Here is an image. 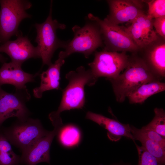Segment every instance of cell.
I'll return each mask as SVG.
<instances>
[{
    "mask_svg": "<svg viewBox=\"0 0 165 165\" xmlns=\"http://www.w3.org/2000/svg\"><path fill=\"white\" fill-rule=\"evenodd\" d=\"M65 78L68 81V83L62 90L61 100L57 110L49 115L51 121L62 119L60 114L64 111L82 109L85 103V86H92L97 80L90 69L86 70L82 66L75 71L69 72L66 75Z\"/></svg>",
    "mask_w": 165,
    "mask_h": 165,
    "instance_id": "obj_1",
    "label": "cell"
},
{
    "mask_svg": "<svg viewBox=\"0 0 165 165\" xmlns=\"http://www.w3.org/2000/svg\"><path fill=\"white\" fill-rule=\"evenodd\" d=\"M156 80H159L136 53L129 56L128 64L123 72L110 81L116 101L122 103L129 94L141 85Z\"/></svg>",
    "mask_w": 165,
    "mask_h": 165,
    "instance_id": "obj_2",
    "label": "cell"
},
{
    "mask_svg": "<svg viewBox=\"0 0 165 165\" xmlns=\"http://www.w3.org/2000/svg\"><path fill=\"white\" fill-rule=\"evenodd\" d=\"M89 20L82 27L75 25L72 28L73 38L67 41L65 50L59 53L65 58L75 53H82L88 58L97 48L102 46L99 25L95 21Z\"/></svg>",
    "mask_w": 165,
    "mask_h": 165,
    "instance_id": "obj_3",
    "label": "cell"
},
{
    "mask_svg": "<svg viewBox=\"0 0 165 165\" xmlns=\"http://www.w3.org/2000/svg\"><path fill=\"white\" fill-rule=\"evenodd\" d=\"M0 131L10 144L21 152L30 147L50 131L43 127L40 120L28 118L23 120H17L8 127H1Z\"/></svg>",
    "mask_w": 165,
    "mask_h": 165,
    "instance_id": "obj_4",
    "label": "cell"
},
{
    "mask_svg": "<svg viewBox=\"0 0 165 165\" xmlns=\"http://www.w3.org/2000/svg\"><path fill=\"white\" fill-rule=\"evenodd\" d=\"M53 1H51L50 12L45 21L41 24H35L37 32L35 41L37 43L42 66L51 65V59L55 51L59 48H64L67 41H61L57 37L58 29H64L65 25L59 23L52 18Z\"/></svg>",
    "mask_w": 165,
    "mask_h": 165,
    "instance_id": "obj_5",
    "label": "cell"
},
{
    "mask_svg": "<svg viewBox=\"0 0 165 165\" xmlns=\"http://www.w3.org/2000/svg\"><path fill=\"white\" fill-rule=\"evenodd\" d=\"M0 44L9 40L13 36L21 35L18 30L21 22L30 18L26 11L32 6L30 2L23 0H0Z\"/></svg>",
    "mask_w": 165,
    "mask_h": 165,
    "instance_id": "obj_6",
    "label": "cell"
},
{
    "mask_svg": "<svg viewBox=\"0 0 165 165\" xmlns=\"http://www.w3.org/2000/svg\"><path fill=\"white\" fill-rule=\"evenodd\" d=\"M87 18L99 25L105 45L104 50L114 52H129L132 53L138 52L140 48L122 26L112 24L105 18L101 20L91 13L88 14Z\"/></svg>",
    "mask_w": 165,
    "mask_h": 165,
    "instance_id": "obj_7",
    "label": "cell"
},
{
    "mask_svg": "<svg viewBox=\"0 0 165 165\" xmlns=\"http://www.w3.org/2000/svg\"><path fill=\"white\" fill-rule=\"evenodd\" d=\"M128 57L129 55L125 52L119 53L104 50L96 51L93 61L88 65L96 79L104 77L110 81L116 79L125 69Z\"/></svg>",
    "mask_w": 165,
    "mask_h": 165,
    "instance_id": "obj_8",
    "label": "cell"
},
{
    "mask_svg": "<svg viewBox=\"0 0 165 165\" xmlns=\"http://www.w3.org/2000/svg\"><path fill=\"white\" fill-rule=\"evenodd\" d=\"M27 88L15 89L14 93H9L0 86V128L8 119L16 117L23 120L29 117L31 113L26 106L31 98Z\"/></svg>",
    "mask_w": 165,
    "mask_h": 165,
    "instance_id": "obj_9",
    "label": "cell"
},
{
    "mask_svg": "<svg viewBox=\"0 0 165 165\" xmlns=\"http://www.w3.org/2000/svg\"><path fill=\"white\" fill-rule=\"evenodd\" d=\"M151 73L161 81L165 77V39L157 38L137 53Z\"/></svg>",
    "mask_w": 165,
    "mask_h": 165,
    "instance_id": "obj_10",
    "label": "cell"
},
{
    "mask_svg": "<svg viewBox=\"0 0 165 165\" xmlns=\"http://www.w3.org/2000/svg\"><path fill=\"white\" fill-rule=\"evenodd\" d=\"M109 12L105 19L114 24L128 22L131 23L141 14L145 13L143 10V2L140 0H108Z\"/></svg>",
    "mask_w": 165,
    "mask_h": 165,
    "instance_id": "obj_11",
    "label": "cell"
},
{
    "mask_svg": "<svg viewBox=\"0 0 165 165\" xmlns=\"http://www.w3.org/2000/svg\"><path fill=\"white\" fill-rule=\"evenodd\" d=\"M62 126L55 125L53 130L33 145L21 152L20 164L37 165L40 163L50 164V149L53 140Z\"/></svg>",
    "mask_w": 165,
    "mask_h": 165,
    "instance_id": "obj_12",
    "label": "cell"
},
{
    "mask_svg": "<svg viewBox=\"0 0 165 165\" xmlns=\"http://www.w3.org/2000/svg\"><path fill=\"white\" fill-rule=\"evenodd\" d=\"M14 40H8L0 45V52L7 54L11 61L22 65L31 58H40L38 48L35 47L26 36L22 35Z\"/></svg>",
    "mask_w": 165,
    "mask_h": 165,
    "instance_id": "obj_13",
    "label": "cell"
},
{
    "mask_svg": "<svg viewBox=\"0 0 165 165\" xmlns=\"http://www.w3.org/2000/svg\"><path fill=\"white\" fill-rule=\"evenodd\" d=\"M152 19L145 13L139 15L127 27L122 26L140 49L155 40L158 34L154 30Z\"/></svg>",
    "mask_w": 165,
    "mask_h": 165,
    "instance_id": "obj_14",
    "label": "cell"
},
{
    "mask_svg": "<svg viewBox=\"0 0 165 165\" xmlns=\"http://www.w3.org/2000/svg\"><path fill=\"white\" fill-rule=\"evenodd\" d=\"M38 76L24 72L21 65L10 61L5 62L0 68V86L5 84L14 86L16 89L27 88L26 84L35 81V78Z\"/></svg>",
    "mask_w": 165,
    "mask_h": 165,
    "instance_id": "obj_15",
    "label": "cell"
},
{
    "mask_svg": "<svg viewBox=\"0 0 165 165\" xmlns=\"http://www.w3.org/2000/svg\"><path fill=\"white\" fill-rule=\"evenodd\" d=\"M86 118L106 130L108 138L112 141H118L122 137L134 140L129 124H123L117 120L90 111L87 112Z\"/></svg>",
    "mask_w": 165,
    "mask_h": 165,
    "instance_id": "obj_16",
    "label": "cell"
},
{
    "mask_svg": "<svg viewBox=\"0 0 165 165\" xmlns=\"http://www.w3.org/2000/svg\"><path fill=\"white\" fill-rule=\"evenodd\" d=\"M65 58L60 53L58 57L54 63H52L47 70L40 74V86L33 90L34 97L40 98L46 91L56 89L60 90V70L65 63Z\"/></svg>",
    "mask_w": 165,
    "mask_h": 165,
    "instance_id": "obj_17",
    "label": "cell"
},
{
    "mask_svg": "<svg viewBox=\"0 0 165 165\" xmlns=\"http://www.w3.org/2000/svg\"><path fill=\"white\" fill-rule=\"evenodd\" d=\"M165 90V83L154 80L144 83L127 97L130 103L142 104L150 97Z\"/></svg>",
    "mask_w": 165,
    "mask_h": 165,
    "instance_id": "obj_18",
    "label": "cell"
},
{
    "mask_svg": "<svg viewBox=\"0 0 165 165\" xmlns=\"http://www.w3.org/2000/svg\"><path fill=\"white\" fill-rule=\"evenodd\" d=\"M56 135L59 143L66 147H72L77 145L81 138L79 130L75 125L72 124L63 125Z\"/></svg>",
    "mask_w": 165,
    "mask_h": 165,
    "instance_id": "obj_19",
    "label": "cell"
},
{
    "mask_svg": "<svg viewBox=\"0 0 165 165\" xmlns=\"http://www.w3.org/2000/svg\"><path fill=\"white\" fill-rule=\"evenodd\" d=\"M11 144L0 131V165H20V156L13 151Z\"/></svg>",
    "mask_w": 165,
    "mask_h": 165,
    "instance_id": "obj_20",
    "label": "cell"
},
{
    "mask_svg": "<svg viewBox=\"0 0 165 165\" xmlns=\"http://www.w3.org/2000/svg\"><path fill=\"white\" fill-rule=\"evenodd\" d=\"M137 140L139 141L141 146L156 159L160 165H165V147L150 139L139 138Z\"/></svg>",
    "mask_w": 165,
    "mask_h": 165,
    "instance_id": "obj_21",
    "label": "cell"
},
{
    "mask_svg": "<svg viewBox=\"0 0 165 165\" xmlns=\"http://www.w3.org/2000/svg\"><path fill=\"white\" fill-rule=\"evenodd\" d=\"M155 116L152 120L141 128L151 130L165 138V112L161 108L154 109Z\"/></svg>",
    "mask_w": 165,
    "mask_h": 165,
    "instance_id": "obj_22",
    "label": "cell"
},
{
    "mask_svg": "<svg viewBox=\"0 0 165 165\" xmlns=\"http://www.w3.org/2000/svg\"><path fill=\"white\" fill-rule=\"evenodd\" d=\"M130 127L134 140L139 138L150 139L158 143L165 147V138L155 131L142 128L138 129L132 125L130 126Z\"/></svg>",
    "mask_w": 165,
    "mask_h": 165,
    "instance_id": "obj_23",
    "label": "cell"
},
{
    "mask_svg": "<svg viewBox=\"0 0 165 165\" xmlns=\"http://www.w3.org/2000/svg\"><path fill=\"white\" fill-rule=\"evenodd\" d=\"M148 6V17L154 19L165 16V0H152L147 1Z\"/></svg>",
    "mask_w": 165,
    "mask_h": 165,
    "instance_id": "obj_24",
    "label": "cell"
},
{
    "mask_svg": "<svg viewBox=\"0 0 165 165\" xmlns=\"http://www.w3.org/2000/svg\"><path fill=\"white\" fill-rule=\"evenodd\" d=\"M135 144L138 155V165H160L156 159L142 146Z\"/></svg>",
    "mask_w": 165,
    "mask_h": 165,
    "instance_id": "obj_25",
    "label": "cell"
},
{
    "mask_svg": "<svg viewBox=\"0 0 165 165\" xmlns=\"http://www.w3.org/2000/svg\"><path fill=\"white\" fill-rule=\"evenodd\" d=\"M152 21L156 33L165 39V16L152 19Z\"/></svg>",
    "mask_w": 165,
    "mask_h": 165,
    "instance_id": "obj_26",
    "label": "cell"
},
{
    "mask_svg": "<svg viewBox=\"0 0 165 165\" xmlns=\"http://www.w3.org/2000/svg\"><path fill=\"white\" fill-rule=\"evenodd\" d=\"M7 59V58L3 56L0 52V63H4L6 62Z\"/></svg>",
    "mask_w": 165,
    "mask_h": 165,
    "instance_id": "obj_27",
    "label": "cell"
},
{
    "mask_svg": "<svg viewBox=\"0 0 165 165\" xmlns=\"http://www.w3.org/2000/svg\"></svg>",
    "mask_w": 165,
    "mask_h": 165,
    "instance_id": "obj_28",
    "label": "cell"
}]
</instances>
